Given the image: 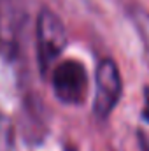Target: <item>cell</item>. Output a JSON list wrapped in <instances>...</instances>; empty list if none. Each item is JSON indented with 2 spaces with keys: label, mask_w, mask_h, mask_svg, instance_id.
Masks as SVG:
<instances>
[{
  "label": "cell",
  "mask_w": 149,
  "mask_h": 151,
  "mask_svg": "<svg viewBox=\"0 0 149 151\" xmlns=\"http://www.w3.org/2000/svg\"><path fill=\"white\" fill-rule=\"evenodd\" d=\"M37 58L42 72H47L54 67L56 60L63 53L67 46V30L62 19L49 9H42L39 12L37 27Z\"/></svg>",
  "instance_id": "1"
},
{
  "label": "cell",
  "mask_w": 149,
  "mask_h": 151,
  "mask_svg": "<svg viewBox=\"0 0 149 151\" xmlns=\"http://www.w3.org/2000/svg\"><path fill=\"white\" fill-rule=\"evenodd\" d=\"M53 91L60 102L79 106L88 95V72L79 60H63L53 67L51 72Z\"/></svg>",
  "instance_id": "2"
},
{
  "label": "cell",
  "mask_w": 149,
  "mask_h": 151,
  "mask_svg": "<svg viewBox=\"0 0 149 151\" xmlns=\"http://www.w3.org/2000/svg\"><path fill=\"white\" fill-rule=\"evenodd\" d=\"M123 93V79L116 62L111 58L100 60L95 72V99L93 111L100 119L109 118Z\"/></svg>",
  "instance_id": "3"
},
{
  "label": "cell",
  "mask_w": 149,
  "mask_h": 151,
  "mask_svg": "<svg viewBox=\"0 0 149 151\" xmlns=\"http://www.w3.org/2000/svg\"><path fill=\"white\" fill-rule=\"evenodd\" d=\"M137 142H139V151H149V130L140 128L137 134Z\"/></svg>",
  "instance_id": "4"
},
{
  "label": "cell",
  "mask_w": 149,
  "mask_h": 151,
  "mask_svg": "<svg viewBox=\"0 0 149 151\" xmlns=\"http://www.w3.org/2000/svg\"><path fill=\"white\" fill-rule=\"evenodd\" d=\"M142 119L149 123V84L144 88V107H142Z\"/></svg>",
  "instance_id": "5"
}]
</instances>
